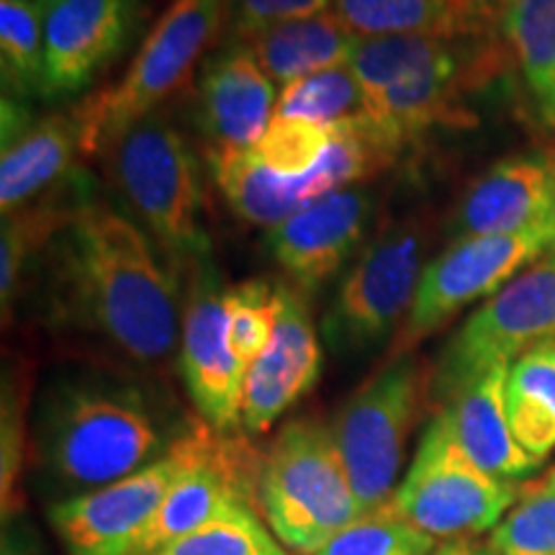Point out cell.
<instances>
[{
    "mask_svg": "<svg viewBox=\"0 0 555 555\" xmlns=\"http://www.w3.org/2000/svg\"><path fill=\"white\" fill-rule=\"evenodd\" d=\"M519 494L517 483L478 468L455 440L448 416L437 412L388 506L427 535L453 540L494 530Z\"/></svg>",
    "mask_w": 555,
    "mask_h": 555,
    "instance_id": "52a82bcc",
    "label": "cell"
},
{
    "mask_svg": "<svg viewBox=\"0 0 555 555\" xmlns=\"http://www.w3.org/2000/svg\"><path fill=\"white\" fill-rule=\"evenodd\" d=\"M517 62L543 124L555 108V0H478Z\"/></svg>",
    "mask_w": 555,
    "mask_h": 555,
    "instance_id": "603a6c76",
    "label": "cell"
},
{
    "mask_svg": "<svg viewBox=\"0 0 555 555\" xmlns=\"http://www.w3.org/2000/svg\"><path fill=\"white\" fill-rule=\"evenodd\" d=\"M371 217V193L360 189L335 191L301 206L270 229L266 245L294 286L311 294L358 253Z\"/></svg>",
    "mask_w": 555,
    "mask_h": 555,
    "instance_id": "4fadbf2b",
    "label": "cell"
},
{
    "mask_svg": "<svg viewBox=\"0 0 555 555\" xmlns=\"http://www.w3.org/2000/svg\"><path fill=\"white\" fill-rule=\"evenodd\" d=\"M0 67L5 93H41L44 82V5L39 0H0Z\"/></svg>",
    "mask_w": 555,
    "mask_h": 555,
    "instance_id": "d4e9b609",
    "label": "cell"
},
{
    "mask_svg": "<svg viewBox=\"0 0 555 555\" xmlns=\"http://www.w3.org/2000/svg\"><path fill=\"white\" fill-rule=\"evenodd\" d=\"M330 144V124H314L291 116H273L266 134L255 144V152L270 170L281 176L296 178L314 170L319 157L324 155Z\"/></svg>",
    "mask_w": 555,
    "mask_h": 555,
    "instance_id": "1f68e13d",
    "label": "cell"
},
{
    "mask_svg": "<svg viewBox=\"0 0 555 555\" xmlns=\"http://www.w3.org/2000/svg\"><path fill=\"white\" fill-rule=\"evenodd\" d=\"M555 229V144L506 157L466 191L455 214L457 240Z\"/></svg>",
    "mask_w": 555,
    "mask_h": 555,
    "instance_id": "2e32d148",
    "label": "cell"
},
{
    "mask_svg": "<svg viewBox=\"0 0 555 555\" xmlns=\"http://www.w3.org/2000/svg\"><path fill=\"white\" fill-rule=\"evenodd\" d=\"M232 44L245 47L270 80L288 86L322 69L347 65L356 37L347 31L335 11H324L309 18L270 26Z\"/></svg>",
    "mask_w": 555,
    "mask_h": 555,
    "instance_id": "44dd1931",
    "label": "cell"
},
{
    "mask_svg": "<svg viewBox=\"0 0 555 555\" xmlns=\"http://www.w3.org/2000/svg\"><path fill=\"white\" fill-rule=\"evenodd\" d=\"M152 555H294L278 540L258 512L247 509L240 515L180 538Z\"/></svg>",
    "mask_w": 555,
    "mask_h": 555,
    "instance_id": "4dcf8cb0",
    "label": "cell"
},
{
    "mask_svg": "<svg viewBox=\"0 0 555 555\" xmlns=\"http://www.w3.org/2000/svg\"><path fill=\"white\" fill-rule=\"evenodd\" d=\"M82 157L80 127L75 114H52L29 121L13 134L3 137L0 157V208L18 211L73 170Z\"/></svg>",
    "mask_w": 555,
    "mask_h": 555,
    "instance_id": "d6986e66",
    "label": "cell"
},
{
    "mask_svg": "<svg viewBox=\"0 0 555 555\" xmlns=\"http://www.w3.org/2000/svg\"><path fill=\"white\" fill-rule=\"evenodd\" d=\"M131 24L134 0H52L44 5L41 95L80 93L127 47Z\"/></svg>",
    "mask_w": 555,
    "mask_h": 555,
    "instance_id": "9a60e30c",
    "label": "cell"
},
{
    "mask_svg": "<svg viewBox=\"0 0 555 555\" xmlns=\"http://www.w3.org/2000/svg\"><path fill=\"white\" fill-rule=\"evenodd\" d=\"M545 127H551V129H555V108H553L551 119H547V121H545Z\"/></svg>",
    "mask_w": 555,
    "mask_h": 555,
    "instance_id": "d590c367",
    "label": "cell"
},
{
    "mask_svg": "<svg viewBox=\"0 0 555 555\" xmlns=\"http://www.w3.org/2000/svg\"><path fill=\"white\" fill-rule=\"evenodd\" d=\"M224 16V0H172L124 78L73 111L82 157L95 155L131 124L155 114L159 103L191 78L201 54L217 39Z\"/></svg>",
    "mask_w": 555,
    "mask_h": 555,
    "instance_id": "5b68a950",
    "label": "cell"
},
{
    "mask_svg": "<svg viewBox=\"0 0 555 555\" xmlns=\"http://www.w3.org/2000/svg\"><path fill=\"white\" fill-rule=\"evenodd\" d=\"M198 450V425L185 427L172 448L152 466L121 481L86 494L67 496L50 509L67 555H131L170 494L178 478L191 468Z\"/></svg>",
    "mask_w": 555,
    "mask_h": 555,
    "instance_id": "8fae6325",
    "label": "cell"
},
{
    "mask_svg": "<svg viewBox=\"0 0 555 555\" xmlns=\"http://www.w3.org/2000/svg\"><path fill=\"white\" fill-rule=\"evenodd\" d=\"M489 540L499 555H555V470L522 489Z\"/></svg>",
    "mask_w": 555,
    "mask_h": 555,
    "instance_id": "f1b7e54d",
    "label": "cell"
},
{
    "mask_svg": "<svg viewBox=\"0 0 555 555\" xmlns=\"http://www.w3.org/2000/svg\"><path fill=\"white\" fill-rule=\"evenodd\" d=\"M0 491H3V519L24 509L21 466H24V399L18 388L5 384L3 391V440H0Z\"/></svg>",
    "mask_w": 555,
    "mask_h": 555,
    "instance_id": "d6a6232c",
    "label": "cell"
},
{
    "mask_svg": "<svg viewBox=\"0 0 555 555\" xmlns=\"http://www.w3.org/2000/svg\"><path fill=\"white\" fill-rule=\"evenodd\" d=\"M363 111V90L350 65L298 78L278 93L275 114L314 124H335Z\"/></svg>",
    "mask_w": 555,
    "mask_h": 555,
    "instance_id": "484cf974",
    "label": "cell"
},
{
    "mask_svg": "<svg viewBox=\"0 0 555 555\" xmlns=\"http://www.w3.org/2000/svg\"><path fill=\"white\" fill-rule=\"evenodd\" d=\"M281 307V283L245 281L240 286L227 288L229 345L247 371L268 350L270 339L275 335Z\"/></svg>",
    "mask_w": 555,
    "mask_h": 555,
    "instance_id": "83f0119b",
    "label": "cell"
},
{
    "mask_svg": "<svg viewBox=\"0 0 555 555\" xmlns=\"http://www.w3.org/2000/svg\"><path fill=\"white\" fill-rule=\"evenodd\" d=\"M75 208L57 206H34L18 208V211L5 214L3 232H0V301L3 311L9 314L11 304L16 301L21 283H24V270L34 258V253L54 240V234L67 224Z\"/></svg>",
    "mask_w": 555,
    "mask_h": 555,
    "instance_id": "4316f807",
    "label": "cell"
},
{
    "mask_svg": "<svg viewBox=\"0 0 555 555\" xmlns=\"http://www.w3.org/2000/svg\"><path fill=\"white\" fill-rule=\"evenodd\" d=\"M0 555H44V551H41L37 538H34L26 527L11 525V527H5V532H3Z\"/></svg>",
    "mask_w": 555,
    "mask_h": 555,
    "instance_id": "e575fe53",
    "label": "cell"
},
{
    "mask_svg": "<svg viewBox=\"0 0 555 555\" xmlns=\"http://www.w3.org/2000/svg\"><path fill=\"white\" fill-rule=\"evenodd\" d=\"M356 39L425 34L442 39L486 37L489 16L478 0H332Z\"/></svg>",
    "mask_w": 555,
    "mask_h": 555,
    "instance_id": "ffe728a7",
    "label": "cell"
},
{
    "mask_svg": "<svg viewBox=\"0 0 555 555\" xmlns=\"http://www.w3.org/2000/svg\"><path fill=\"white\" fill-rule=\"evenodd\" d=\"M275 86L240 44L206 62L198 78V124L208 147H255L275 116Z\"/></svg>",
    "mask_w": 555,
    "mask_h": 555,
    "instance_id": "e0dca14e",
    "label": "cell"
},
{
    "mask_svg": "<svg viewBox=\"0 0 555 555\" xmlns=\"http://www.w3.org/2000/svg\"><path fill=\"white\" fill-rule=\"evenodd\" d=\"M433 373L409 352L373 373L345 401L332 425L360 515H371L391 502L399 486L409 437L425 414Z\"/></svg>",
    "mask_w": 555,
    "mask_h": 555,
    "instance_id": "8992f818",
    "label": "cell"
},
{
    "mask_svg": "<svg viewBox=\"0 0 555 555\" xmlns=\"http://www.w3.org/2000/svg\"><path fill=\"white\" fill-rule=\"evenodd\" d=\"M103 152L119 196L157 245L180 260L208 258L198 157L180 131L150 114L121 131Z\"/></svg>",
    "mask_w": 555,
    "mask_h": 555,
    "instance_id": "277c9868",
    "label": "cell"
},
{
    "mask_svg": "<svg viewBox=\"0 0 555 555\" xmlns=\"http://www.w3.org/2000/svg\"><path fill=\"white\" fill-rule=\"evenodd\" d=\"M258 509L270 532L298 555H317L363 517L330 425L301 416L278 433L262 455Z\"/></svg>",
    "mask_w": 555,
    "mask_h": 555,
    "instance_id": "3957f363",
    "label": "cell"
},
{
    "mask_svg": "<svg viewBox=\"0 0 555 555\" xmlns=\"http://www.w3.org/2000/svg\"><path fill=\"white\" fill-rule=\"evenodd\" d=\"M189 294L183 304L178 367L201 420L217 433H242L247 367L229 345L227 291L211 258L191 262Z\"/></svg>",
    "mask_w": 555,
    "mask_h": 555,
    "instance_id": "7c38bea8",
    "label": "cell"
},
{
    "mask_svg": "<svg viewBox=\"0 0 555 555\" xmlns=\"http://www.w3.org/2000/svg\"><path fill=\"white\" fill-rule=\"evenodd\" d=\"M330 9L332 0H229V34H232V41H242L270 26L317 16Z\"/></svg>",
    "mask_w": 555,
    "mask_h": 555,
    "instance_id": "836d02e7",
    "label": "cell"
},
{
    "mask_svg": "<svg viewBox=\"0 0 555 555\" xmlns=\"http://www.w3.org/2000/svg\"><path fill=\"white\" fill-rule=\"evenodd\" d=\"M52 301L69 327L90 332L144 367L180 345L178 273L142 227L103 204H80L54 234Z\"/></svg>",
    "mask_w": 555,
    "mask_h": 555,
    "instance_id": "6da1fadb",
    "label": "cell"
},
{
    "mask_svg": "<svg viewBox=\"0 0 555 555\" xmlns=\"http://www.w3.org/2000/svg\"><path fill=\"white\" fill-rule=\"evenodd\" d=\"M39 3H41V5H50V3H52V0H39Z\"/></svg>",
    "mask_w": 555,
    "mask_h": 555,
    "instance_id": "8d00e7d4",
    "label": "cell"
},
{
    "mask_svg": "<svg viewBox=\"0 0 555 555\" xmlns=\"http://www.w3.org/2000/svg\"><path fill=\"white\" fill-rule=\"evenodd\" d=\"M555 253V229H525L515 234L455 240L440 258L422 270L412 311L397 337L393 356L448 324L457 311L499 294L522 268Z\"/></svg>",
    "mask_w": 555,
    "mask_h": 555,
    "instance_id": "30bf717a",
    "label": "cell"
},
{
    "mask_svg": "<svg viewBox=\"0 0 555 555\" xmlns=\"http://www.w3.org/2000/svg\"><path fill=\"white\" fill-rule=\"evenodd\" d=\"M422 247L420 227L404 221L367 242L324 314L322 335L332 352L363 356L393 335L420 288Z\"/></svg>",
    "mask_w": 555,
    "mask_h": 555,
    "instance_id": "ba28073f",
    "label": "cell"
},
{
    "mask_svg": "<svg viewBox=\"0 0 555 555\" xmlns=\"http://www.w3.org/2000/svg\"><path fill=\"white\" fill-rule=\"evenodd\" d=\"M440 540L380 506L345 527L317 555H433Z\"/></svg>",
    "mask_w": 555,
    "mask_h": 555,
    "instance_id": "f546056e",
    "label": "cell"
},
{
    "mask_svg": "<svg viewBox=\"0 0 555 555\" xmlns=\"http://www.w3.org/2000/svg\"><path fill=\"white\" fill-rule=\"evenodd\" d=\"M180 435L142 388L99 373L54 380L37 412L41 470L69 496L152 466Z\"/></svg>",
    "mask_w": 555,
    "mask_h": 555,
    "instance_id": "7a4b0ae2",
    "label": "cell"
},
{
    "mask_svg": "<svg viewBox=\"0 0 555 555\" xmlns=\"http://www.w3.org/2000/svg\"><path fill=\"white\" fill-rule=\"evenodd\" d=\"M206 159L227 204L249 224L273 229L309 204L304 176L270 170L253 147H208Z\"/></svg>",
    "mask_w": 555,
    "mask_h": 555,
    "instance_id": "7402d4cb",
    "label": "cell"
},
{
    "mask_svg": "<svg viewBox=\"0 0 555 555\" xmlns=\"http://www.w3.org/2000/svg\"><path fill=\"white\" fill-rule=\"evenodd\" d=\"M281 317L268 350L249 365L242 401V433L262 435L298 404L322 376V345L301 291L281 283Z\"/></svg>",
    "mask_w": 555,
    "mask_h": 555,
    "instance_id": "5bb4252c",
    "label": "cell"
},
{
    "mask_svg": "<svg viewBox=\"0 0 555 555\" xmlns=\"http://www.w3.org/2000/svg\"><path fill=\"white\" fill-rule=\"evenodd\" d=\"M506 373L509 365H494L478 373L442 401L440 412L448 416L455 440L478 468L517 483L535 474L543 463L527 455L512 433L504 399Z\"/></svg>",
    "mask_w": 555,
    "mask_h": 555,
    "instance_id": "ac0fdd59",
    "label": "cell"
},
{
    "mask_svg": "<svg viewBox=\"0 0 555 555\" xmlns=\"http://www.w3.org/2000/svg\"><path fill=\"white\" fill-rule=\"evenodd\" d=\"M504 399L519 448L543 463L555 450V339L512 360Z\"/></svg>",
    "mask_w": 555,
    "mask_h": 555,
    "instance_id": "cb8c5ba5",
    "label": "cell"
},
{
    "mask_svg": "<svg viewBox=\"0 0 555 555\" xmlns=\"http://www.w3.org/2000/svg\"><path fill=\"white\" fill-rule=\"evenodd\" d=\"M555 339V253L535 260L486 298L440 356L433 397H448L494 365H509L525 350Z\"/></svg>",
    "mask_w": 555,
    "mask_h": 555,
    "instance_id": "9c48e42d",
    "label": "cell"
}]
</instances>
